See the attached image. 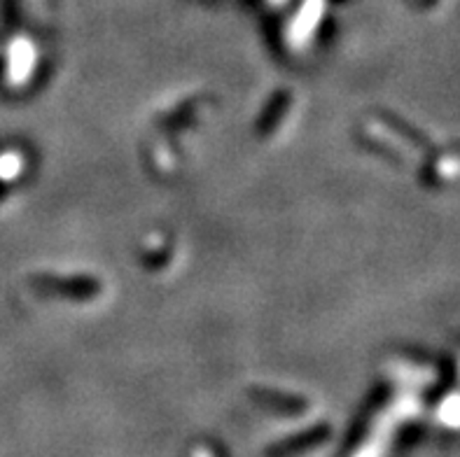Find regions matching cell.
<instances>
[{
	"label": "cell",
	"instance_id": "6da1fadb",
	"mask_svg": "<svg viewBox=\"0 0 460 457\" xmlns=\"http://www.w3.org/2000/svg\"><path fill=\"white\" fill-rule=\"evenodd\" d=\"M35 287L42 294L68 296V299H89V296L99 294L101 290V285L93 278H54V276L35 278Z\"/></svg>",
	"mask_w": 460,
	"mask_h": 457
},
{
	"label": "cell",
	"instance_id": "7a4b0ae2",
	"mask_svg": "<svg viewBox=\"0 0 460 457\" xmlns=\"http://www.w3.org/2000/svg\"><path fill=\"white\" fill-rule=\"evenodd\" d=\"M286 103H288V101H283V96H279V101H276V103H274V108H271V110H269L267 115L262 117V128H264V131H269V128L274 127L276 117H279L280 112H286Z\"/></svg>",
	"mask_w": 460,
	"mask_h": 457
}]
</instances>
